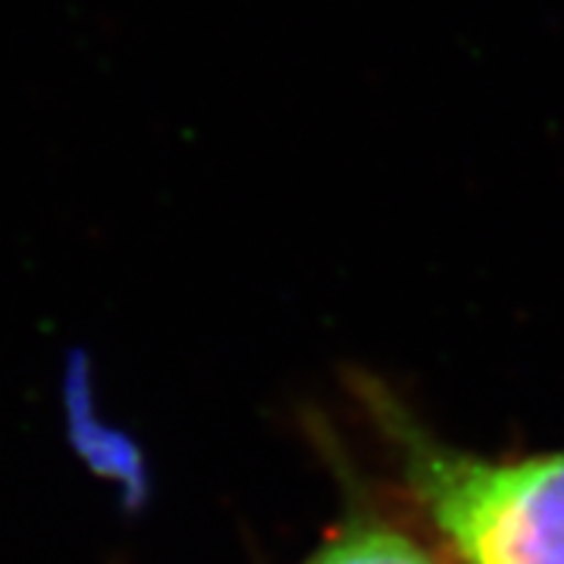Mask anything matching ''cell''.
<instances>
[{
    "instance_id": "6da1fadb",
    "label": "cell",
    "mask_w": 564,
    "mask_h": 564,
    "mask_svg": "<svg viewBox=\"0 0 564 564\" xmlns=\"http://www.w3.org/2000/svg\"><path fill=\"white\" fill-rule=\"evenodd\" d=\"M358 402L389 458L386 496L445 564H564V448H458L373 377H358Z\"/></svg>"
},
{
    "instance_id": "7a4b0ae2",
    "label": "cell",
    "mask_w": 564,
    "mask_h": 564,
    "mask_svg": "<svg viewBox=\"0 0 564 564\" xmlns=\"http://www.w3.org/2000/svg\"><path fill=\"white\" fill-rule=\"evenodd\" d=\"M345 511L302 564H445L395 502L345 470Z\"/></svg>"
}]
</instances>
